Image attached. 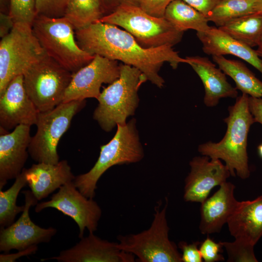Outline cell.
Masks as SVG:
<instances>
[{
    "label": "cell",
    "mask_w": 262,
    "mask_h": 262,
    "mask_svg": "<svg viewBox=\"0 0 262 262\" xmlns=\"http://www.w3.org/2000/svg\"><path fill=\"white\" fill-rule=\"evenodd\" d=\"M75 34L79 46L84 51L135 67L159 88L164 83L159 74L164 63H169L173 69L180 63H187L173 47L144 48L129 33L114 25L97 21L75 30Z\"/></svg>",
    "instance_id": "cell-1"
},
{
    "label": "cell",
    "mask_w": 262,
    "mask_h": 262,
    "mask_svg": "<svg viewBox=\"0 0 262 262\" xmlns=\"http://www.w3.org/2000/svg\"><path fill=\"white\" fill-rule=\"evenodd\" d=\"M249 96L237 97L234 105L228 108L229 115L224 119L227 128L222 139L200 145L198 152L211 159L224 161L230 175L242 179L250 176L247 152V137L251 126L255 123L248 107Z\"/></svg>",
    "instance_id": "cell-2"
},
{
    "label": "cell",
    "mask_w": 262,
    "mask_h": 262,
    "mask_svg": "<svg viewBox=\"0 0 262 262\" xmlns=\"http://www.w3.org/2000/svg\"><path fill=\"white\" fill-rule=\"evenodd\" d=\"M147 79L139 69L126 64L120 65L119 78L105 88L97 100L98 104L93 118L104 131L124 125L134 114L138 106V91Z\"/></svg>",
    "instance_id": "cell-3"
},
{
    "label": "cell",
    "mask_w": 262,
    "mask_h": 262,
    "mask_svg": "<svg viewBox=\"0 0 262 262\" xmlns=\"http://www.w3.org/2000/svg\"><path fill=\"white\" fill-rule=\"evenodd\" d=\"M144 156L135 119L124 125L118 124L113 138L100 146L99 157L93 167L87 173L75 176L73 183L82 195L93 198L98 180L109 168L115 165L138 162Z\"/></svg>",
    "instance_id": "cell-4"
},
{
    "label": "cell",
    "mask_w": 262,
    "mask_h": 262,
    "mask_svg": "<svg viewBox=\"0 0 262 262\" xmlns=\"http://www.w3.org/2000/svg\"><path fill=\"white\" fill-rule=\"evenodd\" d=\"M32 29L46 54L72 73L87 65L95 57L80 47L75 29L65 16L37 15Z\"/></svg>",
    "instance_id": "cell-5"
},
{
    "label": "cell",
    "mask_w": 262,
    "mask_h": 262,
    "mask_svg": "<svg viewBox=\"0 0 262 262\" xmlns=\"http://www.w3.org/2000/svg\"><path fill=\"white\" fill-rule=\"evenodd\" d=\"M98 21L121 27L145 48L173 47L181 40L183 34L164 17L152 16L137 6L119 4Z\"/></svg>",
    "instance_id": "cell-6"
},
{
    "label": "cell",
    "mask_w": 262,
    "mask_h": 262,
    "mask_svg": "<svg viewBox=\"0 0 262 262\" xmlns=\"http://www.w3.org/2000/svg\"><path fill=\"white\" fill-rule=\"evenodd\" d=\"M161 205L159 201L155 207L153 219L148 229L136 234L118 236L117 246L132 254L141 262H182L178 246L168 237L166 197L163 208Z\"/></svg>",
    "instance_id": "cell-7"
},
{
    "label": "cell",
    "mask_w": 262,
    "mask_h": 262,
    "mask_svg": "<svg viewBox=\"0 0 262 262\" xmlns=\"http://www.w3.org/2000/svg\"><path fill=\"white\" fill-rule=\"evenodd\" d=\"M47 55L32 26L15 23L10 32L0 41V95L14 78L23 75Z\"/></svg>",
    "instance_id": "cell-8"
},
{
    "label": "cell",
    "mask_w": 262,
    "mask_h": 262,
    "mask_svg": "<svg viewBox=\"0 0 262 262\" xmlns=\"http://www.w3.org/2000/svg\"><path fill=\"white\" fill-rule=\"evenodd\" d=\"M85 100L62 102L53 109L39 112L34 135L31 138L28 152L37 163L56 164L59 142L69 128L73 117L85 106Z\"/></svg>",
    "instance_id": "cell-9"
},
{
    "label": "cell",
    "mask_w": 262,
    "mask_h": 262,
    "mask_svg": "<svg viewBox=\"0 0 262 262\" xmlns=\"http://www.w3.org/2000/svg\"><path fill=\"white\" fill-rule=\"evenodd\" d=\"M72 74L48 55L27 70L23 75L24 87L39 112L63 102Z\"/></svg>",
    "instance_id": "cell-10"
},
{
    "label": "cell",
    "mask_w": 262,
    "mask_h": 262,
    "mask_svg": "<svg viewBox=\"0 0 262 262\" xmlns=\"http://www.w3.org/2000/svg\"><path fill=\"white\" fill-rule=\"evenodd\" d=\"M73 181L62 185L49 200L38 203L34 210L39 213L52 208L70 217L79 227L81 239L86 229L89 232L97 230L102 211L93 198H88L79 191Z\"/></svg>",
    "instance_id": "cell-11"
},
{
    "label": "cell",
    "mask_w": 262,
    "mask_h": 262,
    "mask_svg": "<svg viewBox=\"0 0 262 262\" xmlns=\"http://www.w3.org/2000/svg\"><path fill=\"white\" fill-rule=\"evenodd\" d=\"M119 75L120 65L117 61L95 55L89 63L72 74L63 102L87 98L97 99L102 84L112 83Z\"/></svg>",
    "instance_id": "cell-12"
},
{
    "label": "cell",
    "mask_w": 262,
    "mask_h": 262,
    "mask_svg": "<svg viewBox=\"0 0 262 262\" xmlns=\"http://www.w3.org/2000/svg\"><path fill=\"white\" fill-rule=\"evenodd\" d=\"M25 197V208L19 218L11 225L0 229V251L9 253L12 249L23 250L42 243L49 242L57 230L53 227L43 228L31 219L29 210L36 206L38 200L31 190L22 192Z\"/></svg>",
    "instance_id": "cell-13"
},
{
    "label": "cell",
    "mask_w": 262,
    "mask_h": 262,
    "mask_svg": "<svg viewBox=\"0 0 262 262\" xmlns=\"http://www.w3.org/2000/svg\"><path fill=\"white\" fill-rule=\"evenodd\" d=\"M38 113L25 90L23 75L16 77L0 95V134L19 125H35Z\"/></svg>",
    "instance_id": "cell-14"
},
{
    "label": "cell",
    "mask_w": 262,
    "mask_h": 262,
    "mask_svg": "<svg viewBox=\"0 0 262 262\" xmlns=\"http://www.w3.org/2000/svg\"><path fill=\"white\" fill-rule=\"evenodd\" d=\"M190 172L185 180L183 198L186 202H203L211 190L227 181L231 175L219 159L207 156L195 157L190 162Z\"/></svg>",
    "instance_id": "cell-15"
},
{
    "label": "cell",
    "mask_w": 262,
    "mask_h": 262,
    "mask_svg": "<svg viewBox=\"0 0 262 262\" xmlns=\"http://www.w3.org/2000/svg\"><path fill=\"white\" fill-rule=\"evenodd\" d=\"M72 247L61 251L57 256L41 261L56 260L59 262H133L135 256L120 250L117 243L103 240L89 232Z\"/></svg>",
    "instance_id": "cell-16"
},
{
    "label": "cell",
    "mask_w": 262,
    "mask_h": 262,
    "mask_svg": "<svg viewBox=\"0 0 262 262\" xmlns=\"http://www.w3.org/2000/svg\"><path fill=\"white\" fill-rule=\"evenodd\" d=\"M30 127L19 125L12 132L0 134V190L24 168L32 138Z\"/></svg>",
    "instance_id": "cell-17"
},
{
    "label": "cell",
    "mask_w": 262,
    "mask_h": 262,
    "mask_svg": "<svg viewBox=\"0 0 262 262\" xmlns=\"http://www.w3.org/2000/svg\"><path fill=\"white\" fill-rule=\"evenodd\" d=\"M235 186L225 182L201 203L199 230L203 234L219 233L235 210L238 201L234 196Z\"/></svg>",
    "instance_id": "cell-18"
},
{
    "label": "cell",
    "mask_w": 262,
    "mask_h": 262,
    "mask_svg": "<svg viewBox=\"0 0 262 262\" xmlns=\"http://www.w3.org/2000/svg\"><path fill=\"white\" fill-rule=\"evenodd\" d=\"M24 169L27 185L38 201L75 177L67 161L64 160L56 164L37 163Z\"/></svg>",
    "instance_id": "cell-19"
},
{
    "label": "cell",
    "mask_w": 262,
    "mask_h": 262,
    "mask_svg": "<svg viewBox=\"0 0 262 262\" xmlns=\"http://www.w3.org/2000/svg\"><path fill=\"white\" fill-rule=\"evenodd\" d=\"M197 74L204 86V103L208 107L216 106L222 98H235L238 92L228 82L226 75L208 58L199 56L185 58Z\"/></svg>",
    "instance_id": "cell-20"
},
{
    "label": "cell",
    "mask_w": 262,
    "mask_h": 262,
    "mask_svg": "<svg viewBox=\"0 0 262 262\" xmlns=\"http://www.w3.org/2000/svg\"><path fill=\"white\" fill-rule=\"evenodd\" d=\"M196 35L206 54L212 56L234 55L252 66L262 75V60L252 48L215 27H211L206 32H196Z\"/></svg>",
    "instance_id": "cell-21"
},
{
    "label": "cell",
    "mask_w": 262,
    "mask_h": 262,
    "mask_svg": "<svg viewBox=\"0 0 262 262\" xmlns=\"http://www.w3.org/2000/svg\"><path fill=\"white\" fill-rule=\"evenodd\" d=\"M227 224L235 239L255 246L262 236V195L238 201Z\"/></svg>",
    "instance_id": "cell-22"
},
{
    "label": "cell",
    "mask_w": 262,
    "mask_h": 262,
    "mask_svg": "<svg viewBox=\"0 0 262 262\" xmlns=\"http://www.w3.org/2000/svg\"><path fill=\"white\" fill-rule=\"evenodd\" d=\"M218 67L235 82L236 88L249 97L262 98V81L242 62L224 56H213Z\"/></svg>",
    "instance_id": "cell-23"
},
{
    "label": "cell",
    "mask_w": 262,
    "mask_h": 262,
    "mask_svg": "<svg viewBox=\"0 0 262 262\" xmlns=\"http://www.w3.org/2000/svg\"><path fill=\"white\" fill-rule=\"evenodd\" d=\"M164 17L178 31H207L211 27L207 17L182 0H173L167 7Z\"/></svg>",
    "instance_id": "cell-24"
},
{
    "label": "cell",
    "mask_w": 262,
    "mask_h": 262,
    "mask_svg": "<svg viewBox=\"0 0 262 262\" xmlns=\"http://www.w3.org/2000/svg\"><path fill=\"white\" fill-rule=\"evenodd\" d=\"M218 28L251 48L257 47L262 35V15L255 13L243 16Z\"/></svg>",
    "instance_id": "cell-25"
},
{
    "label": "cell",
    "mask_w": 262,
    "mask_h": 262,
    "mask_svg": "<svg viewBox=\"0 0 262 262\" xmlns=\"http://www.w3.org/2000/svg\"><path fill=\"white\" fill-rule=\"evenodd\" d=\"M105 11L101 0H68L64 16L76 30L98 21Z\"/></svg>",
    "instance_id": "cell-26"
},
{
    "label": "cell",
    "mask_w": 262,
    "mask_h": 262,
    "mask_svg": "<svg viewBox=\"0 0 262 262\" xmlns=\"http://www.w3.org/2000/svg\"><path fill=\"white\" fill-rule=\"evenodd\" d=\"M255 13L256 0H221L207 19L220 27L236 18Z\"/></svg>",
    "instance_id": "cell-27"
},
{
    "label": "cell",
    "mask_w": 262,
    "mask_h": 262,
    "mask_svg": "<svg viewBox=\"0 0 262 262\" xmlns=\"http://www.w3.org/2000/svg\"><path fill=\"white\" fill-rule=\"evenodd\" d=\"M24 168L9 189L4 191L0 190V229L12 224L17 214L24 209L25 205L16 204L20 190L27 185Z\"/></svg>",
    "instance_id": "cell-28"
},
{
    "label": "cell",
    "mask_w": 262,
    "mask_h": 262,
    "mask_svg": "<svg viewBox=\"0 0 262 262\" xmlns=\"http://www.w3.org/2000/svg\"><path fill=\"white\" fill-rule=\"evenodd\" d=\"M37 0H9V15L14 23H23L32 26L37 16Z\"/></svg>",
    "instance_id": "cell-29"
},
{
    "label": "cell",
    "mask_w": 262,
    "mask_h": 262,
    "mask_svg": "<svg viewBox=\"0 0 262 262\" xmlns=\"http://www.w3.org/2000/svg\"><path fill=\"white\" fill-rule=\"evenodd\" d=\"M228 255V262H258L254 252V246L239 240L233 242H222Z\"/></svg>",
    "instance_id": "cell-30"
},
{
    "label": "cell",
    "mask_w": 262,
    "mask_h": 262,
    "mask_svg": "<svg viewBox=\"0 0 262 262\" xmlns=\"http://www.w3.org/2000/svg\"><path fill=\"white\" fill-rule=\"evenodd\" d=\"M68 0H37V15L49 17L65 16Z\"/></svg>",
    "instance_id": "cell-31"
},
{
    "label": "cell",
    "mask_w": 262,
    "mask_h": 262,
    "mask_svg": "<svg viewBox=\"0 0 262 262\" xmlns=\"http://www.w3.org/2000/svg\"><path fill=\"white\" fill-rule=\"evenodd\" d=\"M223 246L221 241L216 242L208 235L199 246V249L203 261L205 262H217L224 261L221 254Z\"/></svg>",
    "instance_id": "cell-32"
},
{
    "label": "cell",
    "mask_w": 262,
    "mask_h": 262,
    "mask_svg": "<svg viewBox=\"0 0 262 262\" xmlns=\"http://www.w3.org/2000/svg\"><path fill=\"white\" fill-rule=\"evenodd\" d=\"M200 242L196 241L188 244L185 241H180L178 247L181 250L182 262H203L199 249Z\"/></svg>",
    "instance_id": "cell-33"
},
{
    "label": "cell",
    "mask_w": 262,
    "mask_h": 262,
    "mask_svg": "<svg viewBox=\"0 0 262 262\" xmlns=\"http://www.w3.org/2000/svg\"><path fill=\"white\" fill-rule=\"evenodd\" d=\"M173 0H142L140 7L146 13L156 17H163L166 9Z\"/></svg>",
    "instance_id": "cell-34"
},
{
    "label": "cell",
    "mask_w": 262,
    "mask_h": 262,
    "mask_svg": "<svg viewBox=\"0 0 262 262\" xmlns=\"http://www.w3.org/2000/svg\"><path fill=\"white\" fill-rule=\"evenodd\" d=\"M207 17L221 0H182Z\"/></svg>",
    "instance_id": "cell-35"
},
{
    "label": "cell",
    "mask_w": 262,
    "mask_h": 262,
    "mask_svg": "<svg viewBox=\"0 0 262 262\" xmlns=\"http://www.w3.org/2000/svg\"><path fill=\"white\" fill-rule=\"evenodd\" d=\"M37 245H33L27 248L18 250L15 253H2L0 254V262H15L21 257L27 256L36 252Z\"/></svg>",
    "instance_id": "cell-36"
},
{
    "label": "cell",
    "mask_w": 262,
    "mask_h": 262,
    "mask_svg": "<svg viewBox=\"0 0 262 262\" xmlns=\"http://www.w3.org/2000/svg\"><path fill=\"white\" fill-rule=\"evenodd\" d=\"M248 107L255 122L262 125V98L248 97Z\"/></svg>",
    "instance_id": "cell-37"
},
{
    "label": "cell",
    "mask_w": 262,
    "mask_h": 262,
    "mask_svg": "<svg viewBox=\"0 0 262 262\" xmlns=\"http://www.w3.org/2000/svg\"><path fill=\"white\" fill-rule=\"evenodd\" d=\"M0 36L3 38L8 34L12 29L14 22L9 14L0 13Z\"/></svg>",
    "instance_id": "cell-38"
},
{
    "label": "cell",
    "mask_w": 262,
    "mask_h": 262,
    "mask_svg": "<svg viewBox=\"0 0 262 262\" xmlns=\"http://www.w3.org/2000/svg\"><path fill=\"white\" fill-rule=\"evenodd\" d=\"M118 4L140 7L142 0H116Z\"/></svg>",
    "instance_id": "cell-39"
},
{
    "label": "cell",
    "mask_w": 262,
    "mask_h": 262,
    "mask_svg": "<svg viewBox=\"0 0 262 262\" xmlns=\"http://www.w3.org/2000/svg\"><path fill=\"white\" fill-rule=\"evenodd\" d=\"M105 11L115 8L118 5L116 0H101Z\"/></svg>",
    "instance_id": "cell-40"
},
{
    "label": "cell",
    "mask_w": 262,
    "mask_h": 262,
    "mask_svg": "<svg viewBox=\"0 0 262 262\" xmlns=\"http://www.w3.org/2000/svg\"><path fill=\"white\" fill-rule=\"evenodd\" d=\"M0 12L9 14V0H0Z\"/></svg>",
    "instance_id": "cell-41"
},
{
    "label": "cell",
    "mask_w": 262,
    "mask_h": 262,
    "mask_svg": "<svg viewBox=\"0 0 262 262\" xmlns=\"http://www.w3.org/2000/svg\"><path fill=\"white\" fill-rule=\"evenodd\" d=\"M257 47V49L256 50V52L258 56L262 60V35L260 38Z\"/></svg>",
    "instance_id": "cell-42"
},
{
    "label": "cell",
    "mask_w": 262,
    "mask_h": 262,
    "mask_svg": "<svg viewBox=\"0 0 262 262\" xmlns=\"http://www.w3.org/2000/svg\"><path fill=\"white\" fill-rule=\"evenodd\" d=\"M257 13L262 15V0H256Z\"/></svg>",
    "instance_id": "cell-43"
},
{
    "label": "cell",
    "mask_w": 262,
    "mask_h": 262,
    "mask_svg": "<svg viewBox=\"0 0 262 262\" xmlns=\"http://www.w3.org/2000/svg\"><path fill=\"white\" fill-rule=\"evenodd\" d=\"M258 152L260 157L262 159V143L258 147Z\"/></svg>",
    "instance_id": "cell-44"
}]
</instances>
